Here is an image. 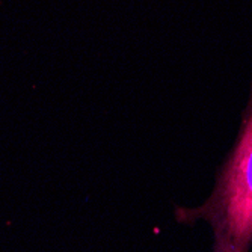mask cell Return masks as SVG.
Returning a JSON list of instances; mask_svg holds the SVG:
<instances>
[{"label":"cell","instance_id":"cell-1","mask_svg":"<svg viewBox=\"0 0 252 252\" xmlns=\"http://www.w3.org/2000/svg\"><path fill=\"white\" fill-rule=\"evenodd\" d=\"M174 219L185 226L207 225L210 252H252V83L236 141L216 172L212 192L198 205H175Z\"/></svg>","mask_w":252,"mask_h":252}]
</instances>
